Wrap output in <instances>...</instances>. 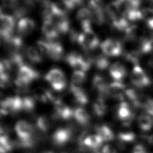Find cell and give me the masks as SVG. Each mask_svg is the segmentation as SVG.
Wrapping results in <instances>:
<instances>
[{"mask_svg":"<svg viewBox=\"0 0 153 153\" xmlns=\"http://www.w3.org/2000/svg\"><path fill=\"white\" fill-rule=\"evenodd\" d=\"M117 137L118 140L126 143L134 141L136 139V136L134 133L127 130L118 133Z\"/></svg>","mask_w":153,"mask_h":153,"instance_id":"7402d4cb","label":"cell"},{"mask_svg":"<svg viewBox=\"0 0 153 153\" xmlns=\"http://www.w3.org/2000/svg\"><path fill=\"white\" fill-rule=\"evenodd\" d=\"M140 128L143 131H148L153 127V120L145 111L141 113L137 118Z\"/></svg>","mask_w":153,"mask_h":153,"instance_id":"9a60e30c","label":"cell"},{"mask_svg":"<svg viewBox=\"0 0 153 153\" xmlns=\"http://www.w3.org/2000/svg\"><path fill=\"white\" fill-rule=\"evenodd\" d=\"M116 115L122 122L123 126L128 128L131 126L135 114L131 106L127 102L123 101L117 107Z\"/></svg>","mask_w":153,"mask_h":153,"instance_id":"3957f363","label":"cell"},{"mask_svg":"<svg viewBox=\"0 0 153 153\" xmlns=\"http://www.w3.org/2000/svg\"><path fill=\"white\" fill-rule=\"evenodd\" d=\"M26 54L28 59L33 63H38L42 61V54L33 46H29L26 48Z\"/></svg>","mask_w":153,"mask_h":153,"instance_id":"d6986e66","label":"cell"},{"mask_svg":"<svg viewBox=\"0 0 153 153\" xmlns=\"http://www.w3.org/2000/svg\"><path fill=\"white\" fill-rule=\"evenodd\" d=\"M22 103H23V111H32L35 105V98L32 96H25L22 97Z\"/></svg>","mask_w":153,"mask_h":153,"instance_id":"d4e9b609","label":"cell"},{"mask_svg":"<svg viewBox=\"0 0 153 153\" xmlns=\"http://www.w3.org/2000/svg\"><path fill=\"white\" fill-rule=\"evenodd\" d=\"M33 97L42 102H48L46 89L42 88H37L33 91Z\"/></svg>","mask_w":153,"mask_h":153,"instance_id":"4316f807","label":"cell"},{"mask_svg":"<svg viewBox=\"0 0 153 153\" xmlns=\"http://www.w3.org/2000/svg\"><path fill=\"white\" fill-rule=\"evenodd\" d=\"M88 8L91 9H103L102 0H89Z\"/></svg>","mask_w":153,"mask_h":153,"instance_id":"f546056e","label":"cell"},{"mask_svg":"<svg viewBox=\"0 0 153 153\" xmlns=\"http://www.w3.org/2000/svg\"><path fill=\"white\" fill-rule=\"evenodd\" d=\"M109 74L115 81H120L127 75L126 67L120 62L113 63L109 68Z\"/></svg>","mask_w":153,"mask_h":153,"instance_id":"7c38bea8","label":"cell"},{"mask_svg":"<svg viewBox=\"0 0 153 153\" xmlns=\"http://www.w3.org/2000/svg\"><path fill=\"white\" fill-rule=\"evenodd\" d=\"M72 137V131L70 129L60 128L56 130L52 136V140L56 146H61L68 142Z\"/></svg>","mask_w":153,"mask_h":153,"instance_id":"ba28073f","label":"cell"},{"mask_svg":"<svg viewBox=\"0 0 153 153\" xmlns=\"http://www.w3.org/2000/svg\"><path fill=\"white\" fill-rule=\"evenodd\" d=\"M74 117L76 121L81 125H87L90 120L89 114L82 107H78L74 111Z\"/></svg>","mask_w":153,"mask_h":153,"instance_id":"e0dca14e","label":"cell"},{"mask_svg":"<svg viewBox=\"0 0 153 153\" xmlns=\"http://www.w3.org/2000/svg\"><path fill=\"white\" fill-rule=\"evenodd\" d=\"M15 131L19 140H26L32 139L33 127L25 120H20L17 122L15 125Z\"/></svg>","mask_w":153,"mask_h":153,"instance_id":"52a82bcc","label":"cell"},{"mask_svg":"<svg viewBox=\"0 0 153 153\" xmlns=\"http://www.w3.org/2000/svg\"><path fill=\"white\" fill-rule=\"evenodd\" d=\"M48 44L50 48L48 57L55 61L61 60L63 56V48L62 44L58 41L48 42Z\"/></svg>","mask_w":153,"mask_h":153,"instance_id":"4fadbf2b","label":"cell"},{"mask_svg":"<svg viewBox=\"0 0 153 153\" xmlns=\"http://www.w3.org/2000/svg\"><path fill=\"white\" fill-rule=\"evenodd\" d=\"M130 79L132 84L139 88L148 86L151 83V80L148 75L143 69L137 65L133 67L131 72Z\"/></svg>","mask_w":153,"mask_h":153,"instance_id":"277c9868","label":"cell"},{"mask_svg":"<svg viewBox=\"0 0 153 153\" xmlns=\"http://www.w3.org/2000/svg\"><path fill=\"white\" fill-rule=\"evenodd\" d=\"M124 14L126 18L130 21H137L142 19L141 10H138L137 8L128 6Z\"/></svg>","mask_w":153,"mask_h":153,"instance_id":"ffe728a7","label":"cell"},{"mask_svg":"<svg viewBox=\"0 0 153 153\" xmlns=\"http://www.w3.org/2000/svg\"><path fill=\"white\" fill-rule=\"evenodd\" d=\"M9 137L8 130L7 127L3 124H0V139Z\"/></svg>","mask_w":153,"mask_h":153,"instance_id":"1f68e13d","label":"cell"},{"mask_svg":"<svg viewBox=\"0 0 153 153\" xmlns=\"http://www.w3.org/2000/svg\"><path fill=\"white\" fill-rule=\"evenodd\" d=\"M121 2L120 0H117L109 3L105 7V11L112 22L124 15L121 13Z\"/></svg>","mask_w":153,"mask_h":153,"instance_id":"8fae6325","label":"cell"},{"mask_svg":"<svg viewBox=\"0 0 153 153\" xmlns=\"http://www.w3.org/2000/svg\"><path fill=\"white\" fill-rule=\"evenodd\" d=\"M52 13L66 16L72 8L65 0H60L51 4Z\"/></svg>","mask_w":153,"mask_h":153,"instance_id":"5bb4252c","label":"cell"},{"mask_svg":"<svg viewBox=\"0 0 153 153\" xmlns=\"http://www.w3.org/2000/svg\"><path fill=\"white\" fill-rule=\"evenodd\" d=\"M102 51L108 56H117L122 52L121 43L115 39L108 38L101 43Z\"/></svg>","mask_w":153,"mask_h":153,"instance_id":"5b68a950","label":"cell"},{"mask_svg":"<svg viewBox=\"0 0 153 153\" xmlns=\"http://www.w3.org/2000/svg\"><path fill=\"white\" fill-rule=\"evenodd\" d=\"M132 153H147V152H132Z\"/></svg>","mask_w":153,"mask_h":153,"instance_id":"d590c367","label":"cell"},{"mask_svg":"<svg viewBox=\"0 0 153 153\" xmlns=\"http://www.w3.org/2000/svg\"><path fill=\"white\" fill-rule=\"evenodd\" d=\"M102 153H118L117 149L112 145L107 144L101 149Z\"/></svg>","mask_w":153,"mask_h":153,"instance_id":"4dcf8cb0","label":"cell"},{"mask_svg":"<svg viewBox=\"0 0 153 153\" xmlns=\"http://www.w3.org/2000/svg\"><path fill=\"white\" fill-rule=\"evenodd\" d=\"M44 78L50 84L52 88L57 91H62L66 86L65 75L59 69H51L45 75Z\"/></svg>","mask_w":153,"mask_h":153,"instance_id":"7a4b0ae2","label":"cell"},{"mask_svg":"<svg viewBox=\"0 0 153 153\" xmlns=\"http://www.w3.org/2000/svg\"><path fill=\"white\" fill-rule=\"evenodd\" d=\"M96 131L97 134L100 136L103 141H111L115 138L114 132L110 127L106 125H99L96 126Z\"/></svg>","mask_w":153,"mask_h":153,"instance_id":"2e32d148","label":"cell"},{"mask_svg":"<svg viewBox=\"0 0 153 153\" xmlns=\"http://www.w3.org/2000/svg\"><path fill=\"white\" fill-rule=\"evenodd\" d=\"M39 76V74L37 71L28 66L27 65H23L17 70L16 78L30 83L34 79H37Z\"/></svg>","mask_w":153,"mask_h":153,"instance_id":"9c48e42d","label":"cell"},{"mask_svg":"<svg viewBox=\"0 0 153 153\" xmlns=\"http://www.w3.org/2000/svg\"><path fill=\"white\" fill-rule=\"evenodd\" d=\"M35 22L27 17L21 19L17 24V30L19 35L26 36L32 33L35 28Z\"/></svg>","mask_w":153,"mask_h":153,"instance_id":"30bf717a","label":"cell"},{"mask_svg":"<svg viewBox=\"0 0 153 153\" xmlns=\"http://www.w3.org/2000/svg\"><path fill=\"white\" fill-rule=\"evenodd\" d=\"M121 2H126L128 6L133 7V8H137L140 4L141 0H120Z\"/></svg>","mask_w":153,"mask_h":153,"instance_id":"d6a6232c","label":"cell"},{"mask_svg":"<svg viewBox=\"0 0 153 153\" xmlns=\"http://www.w3.org/2000/svg\"><path fill=\"white\" fill-rule=\"evenodd\" d=\"M90 23L87 22L81 25L83 32L79 34L78 38L79 45L86 51L94 50L99 44V38L92 30Z\"/></svg>","mask_w":153,"mask_h":153,"instance_id":"6da1fadb","label":"cell"},{"mask_svg":"<svg viewBox=\"0 0 153 153\" xmlns=\"http://www.w3.org/2000/svg\"><path fill=\"white\" fill-rule=\"evenodd\" d=\"M36 126L41 131L47 132L51 127V123L47 117L40 116L36 120Z\"/></svg>","mask_w":153,"mask_h":153,"instance_id":"603a6c76","label":"cell"},{"mask_svg":"<svg viewBox=\"0 0 153 153\" xmlns=\"http://www.w3.org/2000/svg\"><path fill=\"white\" fill-rule=\"evenodd\" d=\"M141 13L142 16V19H143L147 26L151 29H153V8L150 7H146L141 10Z\"/></svg>","mask_w":153,"mask_h":153,"instance_id":"44dd1931","label":"cell"},{"mask_svg":"<svg viewBox=\"0 0 153 153\" xmlns=\"http://www.w3.org/2000/svg\"><path fill=\"white\" fill-rule=\"evenodd\" d=\"M149 65L150 66H151L152 68H153V57L151 58L149 61Z\"/></svg>","mask_w":153,"mask_h":153,"instance_id":"836d02e7","label":"cell"},{"mask_svg":"<svg viewBox=\"0 0 153 153\" xmlns=\"http://www.w3.org/2000/svg\"><path fill=\"white\" fill-rule=\"evenodd\" d=\"M94 63L96 67L100 69L103 70L106 69L109 66V60L106 56L99 55L94 59Z\"/></svg>","mask_w":153,"mask_h":153,"instance_id":"484cf974","label":"cell"},{"mask_svg":"<svg viewBox=\"0 0 153 153\" xmlns=\"http://www.w3.org/2000/svg\"><path fill=\"white\" fill-rule=\"evenodd\" d=\"M126 87L120 81H114L108 85L106 90V96L122 101L126 97Z\"/></svg>","mask_w":153,"mask_h":153,"instance_id":"8992f818","label":"cell"},{"mask_svg":"<svg viewBox=\"0 0 153 153\" xmlns=\"http://www.w3.org/2000/svg\"><path fill=\"white\" fill-rule=\"evenodd\" d=\"M86 79L85 73L82 72L74 71L71 76V81L83 84Z\"/></svg>","mask_w":153,"mask_h":153,"instance_id":"f1b7e54d","label":"cell"},{"mask_svg":"<svg viewBox=\"0 0 153 153\" xmlns=\"http://www.w3.org/2000/svg\"><path fill=\"white\" fill-rule=\"evenodd\" d=\"M37 49L42 54V55H45L48 56L49 53V44L47 41L42 40H39L36 42Z\"/></svg>","mask_w":153,"mask_h":153,"instance_id":"83f0119b","label":"cell"},{"mask_svg":"<svg viewBox=\"0 0 153 153\" xmlns=\"http://www.w3.org/2000/svg\"><path fill=\"white\" fill-rule=\"evenodd\" d=\"M42 153H54V152H53L51 151H45L42 152Z\"/></svg>","mask_w":153,"mask_h":153,"instance_id":"e575fe53","label":"cell"},{"mask_svg":"<svg viewBox=\"0 0 153 153\" xmlns=\"http://www.w3.org/2000/svg\"><path fill=\"white\" fill-rule=\"evenodd\" d=\"M93 111L94 114L99 117L105 115L107 111V108L103 97L99 96L95 100L93 103Z\"/></svg>","mask_w":153,"mask_h":153,"instance_id":"ac0fdd59","label":"cell"},{"mask_svg":"<svg viewBox=\"0 0 153 153\" xmlns=\"http://www.w3.org/2000/svg\"><path fill=\"white\" fill-rule=\"evenodd\" d=\"M76 19L82 23L85 22L91 21V11L89 8H82L77 13Z\"/></svg>","mask_w":153,"mask_h":153,"instance_id":"cb8c5ba5","label":"cell"}]
</instances>
